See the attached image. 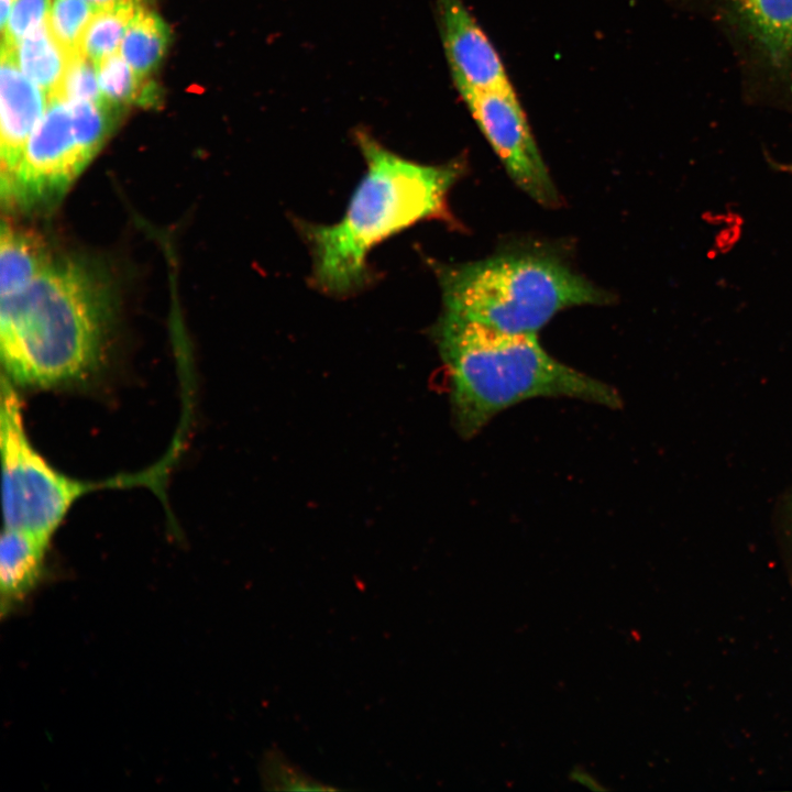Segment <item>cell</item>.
<instances>
[{"instance_id":"cell-1","label":"cell","mask_w":792,"mask_h":792,"mask_svg":"<svg viewBox=\"0 0 792 792\" xmlns=\"http://www.w3.org/2000/svg\"><path fill=\"white\" fill-rule=\"evenodd\" d=\"M354 135L366 172L343 217L333 224L298 221L312 258L311 280L332 296L351 295L371 280L367 256L382 241L424 220H450L448 195L464 169L460 161L407 160L363 129Z\"/></svg>"},{"instance_id":"cell-2","label":"cell","mask_w":792,"mask_h":792,"mask_svg":"<svg viewBox=\"0 0 792 792\" xmlns=\"http://www.w3.org/2000/svg\"><path fill=\"white\" fill-rule=\"evenodd\" d=\"M449 377L457 432L475 437L501 411L539 397H568L618 409V391L553 358L537 334H510L442 311L431 329Z\"/></svg>"},{"instance_id":"cell-3","label":"cell","mask_w":792,"mask_h":792,"mask_svg":"<svg viewBox=\"0 0 792 792\" xmlns=\"http://www.w3.org/2000/svg\"><path fill=\"white\" fill-rule=\"evenodd\" d=\"M0 299L3 374L15 386L54 388L96 369L108 298L86 264L53 260L26 287Z\"/></svg>"},{"instance_id":"cell-4","label":"cell","mask_w":792,"mask_h":792,"mask_svg":"<svg viewBox=\"0 0 792 792\" xmlns=\"http://www.w3.org/2000/svg\"><path fill=\"white\" fill-rule=\"evenodd\" d=\"M436 273L444 312L510 334H537L566 308L610 300L562 258L538 250L438 264Z\"/></svg>"},{"instance_id":"cell-5","label":"cell","mask_w":792,"mask_h":792,"mask_svg":"<svg viewBox=\"0 0 792 792\" xmlns=\"http://www.w3.org/2000/svg\"><path fill=\"white\" fill-rule=\"evenodd\" d=\"M121 111L108 102L50 96L1 191L3 204L23 210L52 207L102 147Z\"/></svg>"},{"instance_id":"cell-6","label":"cell","mask_w":792,"mask_h":792,"mask_svg":"<svg viewBox=\"0 0 792 792\" xmlns=\"http://www.w3.org/2000/svg\"><path fill=\"white\" fill-rule=\"evenodd\" d=\"M0 452L4 528L22 529L46 541L84 494L109 484L144 480L133 476L98 484L56 471L32 446L23 425L21 399L6 375L1 378Z\"/></svg>"},{"instance_id":"cell-7","label":"cell","mask_w":792,"mask_h":792,"mask_svg":"<svg viewBox=\"0 0 792 792\" xmlns=\"http://www.w3.org/2000/svg\"><path fill=\"white\" fill-rule=\"evenodd\" d=\"M462 99L513 182L537 204L559 206V191L513 87Z\"/></svg>"},{"instance_id":"cell-8","label":"cell","mask_w":792,"mask_h":792,"mask_svg":"<svg viewBox=\"0 0 792 792\" xmlns=\"http://www.w3.org/2000/svg\"><path fill=\"white\" fill-rule=\"evenodd\" d=\"M437 20L461 97L510 87L503 61L463 0H437Z\"/></svg>"},{"instance_id":"cell-9","label":"cell","mask_w":792,"mask_h":792,"mask_svg":"<svg viewBox=\"0 0 792 792\" xmlns=\"http://www.w3.org/2000/svg\"><path fill=\"white\" fill-rule=\"evenodd\" d=\"M16 46L2 42L0 68V185L11 182L24 146L47 106V95L16 62Z\"/></svg>"},{"instance_id":"cell-10","label":"cell","mask_w":792,"mask_h":792,"mask_svg":"<svg viewBox=\"0 0 792 792\" xmlns=\"http://www.w3.org/2000/svg\"><path fill=\"white\" fill-rule=\"evenodd\" d=\"M724 11L766 64L784 70L792 62V0H722Z\"/></svg>"},{"instance_id":"cell-11","label":"cell","mask_w":792,"mask_h":792,"mask_svg":"<svg viewBox=\"0 0 792 792\" xmlns=\"http://www.w3.org/2000/svg\"><path fill=\"white\" fill-rule=\"evenodd\" d=\"M48 542L29 531L3 527L0 542L2 609L25 596L38 582Z\"/></svg>"},{"instance_id":"cell-12","label":"cell","mask_w":792,"mask_h":792,"mask_svg":"<svg viewBox=\"0 0 792 792\" xmlns=\"http://www.w3.org/2000/svg\"><path fill=\"white\" fill-rule=\"evenodd\" d=\"M36 232L3 220L0 234V294L19 293L53 261Z\"/></svg>"},{"instance_id":"cell-13","label":"cell","mask_w":792,"mask_h":792,"mask_svg":"<svg viewBox=\"0 0 792 792\" xmlns=\"http://www.w3.org/2000/svg\"><path fill=\"white\" fill-rule=\"evenodd\" d=\"M15 55L23 74L47 97L58 91L72 55L55 37L48 16L16 44Z\"/></svg>"},{"instance_id":"cell-14","label":"cell","mask_w":792,"mask_h":792,"mask_svg":"<svg viewBox=\"0 0 792 792\" xmlns=\"http://www.w3.org/2000/svg\"><path fill=\"white\" fill-rule=\"evenodd\" d=\"M169 38L167 24L155 12L138 6L120 45V54L142 78L161 63Z\"/></svg>"},{"instance_id":"cell-15","label":"cell","mask_w":792,"mask_h":792,"mask_svg":"<svg viewBox=\"0 0 792 792\" xmlns=\"http://www.w3.org/2000/svg\"><path fill=\"white\" fill-rule=\"evenodd\" d=\"M96 69L103 98L110 105L120 109L132 103L157 105V87L144 82V78L133 70L119 51L100 59Z\"/></svg>"},{"instance_id":"cell-16","label":"cell","mask_w":792,"mask_h":792,"mask_svg":"<svg viewBox=\"0 0 792 792\" xmlns=\"http://www.w3.org/2000/svg\"><path fill=\"white\" fill-rule=\"evenodd\" d=\"M136 9L135 0H124L113 8L97 10L82 37V53L97 64L118 52Z\"/></svg>"},{"instance_id":"cell-17","label":"cell","mask_w":792,"mask_h":792,"mask_svg":"<svg viewBox=\"0 0 792 792\" xmlns=\"http://www.w3.org/2000/svg\"><path fill=\"white\" fill-rule=\"evenodd\" d=\"M96 11L86 0H53L48 23L69 55L82 53V37Z\"/></svg>"},{"instance_id":"cell-18","label":"cell","mask_w":792,"mask_h":792,"mask_svg":"<svg viewBox=\"0 0 792 792\" xmlns=\"http://www.w3.org/2000/svg\"><path fill=\"white\" fill-rule=\"evenodd\" d=\"M264 787L273 791H331L334 787L312 778L293 763L279 749L266 751L261 762Z\"/></svg>"},{"instance_id":"cell-19","label":"cell","mask_w":792,"mask_h":792,"mask_svg":"<svg viewBox=\"0 0 792 792\" xmlns=\"http://www.w3.org/2000/svg\"><path fill=\"white\" fill-rule=\"evenodd\" d=\"M52 96L62 97L67 101L105 102L106 99L99 86L96 64L84 53L72 55L62 86Z\"/></svg>"},{"instance_id":"cell-20","label":"cell","mask_w":792,"mask_h":792,"mask_svg":"<svg viewBox=\"0 0 792 792\" xmlns=\"http://www.w3.org/2000/svg\"><path fill=\"white\" fill-rule=\"evenodd\" d=\"M50 8V0H16L2 31V42L16 46L47 19Z\"/></svg>"},{"instance_id":"cell-21","label":"cell","mask_w":792,"mask_h":792,"mask_svg":"<svg viewBox=\"0 0 792 792\" xmlns=\"http://www.w3.org/2000/svg\"><path fill=\"white\" fill-rule=\"evenodd\" d=\"M569 777L573 782H576L590 790H593V791L606 790V788L603 787L593 774H591L590 772L584 770L582 767L573 768L572 771L570 772Z\"/></svg>"},{"instance_id":"cell-22","label":"cell","mask_w":792,"mask_h":792,"mask_svg":"<svg viewBox=\"0 0 792 792\" xmlns=\"http://www.w3.org/2000/svg\"><path fill=\"white\" fill-rule=\"evenodd\" d=\"M16 0H0V25L1 31L4 30L9 15L11 13L12 7Z\"/></svg>"},{"instance_id":"cell-23","label":"cell","mask_w":792,"mask_h":792,"mask_svg":"<svg viewBox=\"0 0 792 792\" xmlns=\"http://www.w3.org/2000/svg\"><path fill=\"white\" fill-rule=\"evenodd\" d=\"M86 1L88 3H90L96 10H102V9L113 8L124 0H86Z\"/></svg>"},{"instance_id":"cell-24","label":"cell","mask_w":792,"mask_h":792,"mask_svg":"<svg viewBox=\"0 0 792 792\" xmlns=\"http://www.w3.org/2000/svg\"><path fill=\"white\" fill-rule=\"evenodd\" d=\"M791 520H792V506H791Z\"/></svg>"}]
</instances>
